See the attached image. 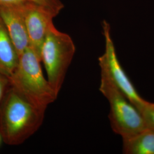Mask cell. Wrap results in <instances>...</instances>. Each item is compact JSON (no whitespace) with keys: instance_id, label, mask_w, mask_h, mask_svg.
I'll list each match as a JSON object with an SVG mask.
<instances>
[{"instance_id":"cell-1","label":"cell","mask_w":154,"mask_h":154,"mask_svg":"<svg viewBox=\"0 0 154 154\" xmlns=\"http://www.w3.org/2000/svg\"><path fill=\"white\" fill-rule=\"evenodd\" d=\"M45 110L33 105L11 85L0 104V135L5 143L18 145L36 132Z\"/></svg>"},{"instance_id":"cell-2","label":"cell","mask_w":154,"mask_h":154,"mask_svg":"<svg viewBox=\"0 0 154 154\" xmlns=\"http://www.w3.org/2000/svg\"><path fill=\"white\" fill-rule=\"evenodd\" d=\"M41 60L29 47L19 56L15 70L9 77L13 88L33 105L46 110L57 98L58 94L45 78Z\"/></svg>"},{"instance_id":"cell-3","label":"cell","mask_w":154,"mask_h":154,"mask_svg":"<svg viewBox=\"0 0 154 154\" xmlns=\"http://www.w3.org/2000/svg\"><path fill=\"white\" fill-rule=\"evenodd\" d=\"M99 90L110 104L109 118L113 131L122 138L131 137L147 129L138 109L117 88L109 75L100 70Z\"/></svg>"},{"instance_id":"cell-4","label":"cell","mask_w":154,"mask_h":154,"mask_svg":"<svg viewBox=\"0 0 154 154\" xmlns=\"http://www.w3.org/2000/svg\"><path fill=\"white\" fill-rule=\"evenodd\" d=\"M75 53L72 37L55 28H50L41 49V61L44 64L47 79L58 94L67 70Z\"/></svg>"},{"instance_id":"cell-5","label":"cell","mask_w":154,"mask_h":154,"mask_svg":"<svg viewBox=\"0 0 154 154\" xmlns=\"http://www.w3.org/2000/svg\"><path fill=\"white\" fill-rule=\"evenodd\" d=\"M102 26L105 38V51L98 59L100 70L109 75L117 88L140 111L147 101L139 95L118 60L111 37L109 23L104 21Z\"/></svg>"},{"instance_id":"cell-6","label":"cell","mask_w":154,"mask_h":154,"mask_svg":"<svg viewBox=\"0 0 154 154\" xmlns=\"http://www.w3.org/2000/svg\"><path fill=\"white\" fill-rule=\"evenodd\" d=\"M22 5L29 41V47L41 60V49L53 19L58 14L49 8L35 4Z\"/></svg>"},{"instance_id":"cell-7","label":"cell","mask_w":154,"mask_h":154,"mask_svg":"<svg viewBox=\"0 0 154 154\" xmlns=\"http://www.w3.org/2000/svg\"><path fill=\"white\" fill-rule=\"evenodd\" d=\"M0 18L20 56L29 47L22 5H0Z\"/></svg>"},{"instance_id":"cell-8","label":"cell","mask_w":154,"mask_h":154,"mask_svg":"<svg viewBox=\"0 0 154 154\" xmlns=\"http://www.w3.org/2000/svg\"><path fill=\"white\" fill-rule=\"evenodd\" d=\"M19 62V55L9 33L0 18V72L9 77Z\"/></svg>"},{"instance_id":"cell-9","label":"cell","mask_w":154,"mask_h":154,"mask_svg":"<svg viewBox=\"0 0 154 154\" xmlns=\"http://www.w3.org/2000/svg\"><path fill=\"white\" fill-rule=\"evenodd\" d=\"M126 154H154V131L146 129L131 137L123 138Z\"/></svg>"},{"instance_id":"cell-10","label":"cell","mask_w":154,"mask_h":154,"mask_svg":"<svg viewBox=\"0 0 154 154\" xmlns=\"http://www.w3.org/2000/svg\"><path fill=\"white\" fill-rule=\"evenodd\" d=\"M26 4H35L44 6L57 14L64 7L61 0H0V5H20Z\"/></svg>"},{"instance_id":"cell-11","label":"cell","mask_w":154,"mask_h":154,"mask_svg":"<svg viewBox=\"0 0 154 154\" xmlns=\"http://www.w3.org/2000/svg\"><path fill=\"white\" fill-rule=\"evenodd\" d=\"M139 111L143 116L146 127L154 131V103L147 101Z\"/></svg>"},{"instance_id":"cell-12","label":"cell","mask_w":154,"mask_h":154,"mask_svg":"<svg viewBox=\"0 0 154 154\" xmlns=\"http://www.w3.org/2000/svg\"><path fill=\"white\" fill-rule=\"evenodd\" d=\"M9 78L0 72V104L4 99L8 89L11 87Z\"/></svg>"},{"instance_id":"cell-13","label":"cell","mask_w":154,"mask_h":154,"mask_svg":"<svg viewBox=\"0 0 154 154\" xmlns=\"http://www.w3.org/2000/svg\"><path fill=\"white\" fill-rule=\"evenodd\" d=\"M1 139H2V137H1V135H0V143H1Z\"/></svg>"}]
</instances>
